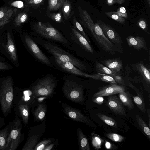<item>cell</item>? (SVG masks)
Listing matches in <instances>:
<instances>
[{
	"label": "cell",
	"mask_w": 150,
	"mask_h": 150,
	"mask_svg": "<svg viewBox=\"0 0 150 150\" xmlns=\"http://www.w3.org/2000/svg\"><path fill=\"white\" fill-rule=\"evenodd\" d=\"M106 137L111 140L115 142H120L125 139L122 136L115 133H109L106 134Z\"/></svg>",
	"instance_id": "37"
},
{
	"label": "cell",
	"mask_w": 150,
	"mask_h": 150,
	"mask_svg": "<svg viewBox=\"0 0 150 150\" xmlns=\"http://www.w3.org/2000/svg\"><path fill=\"white\" fill-rule=\"evenodd\" d=\"M137 94V96H132L133 101L141 111L145 113L147 111L143 98V93L141 92Z\"/></svg>",
	"instance_id": "24"
},
{
	"label": "cell",
	"mask_w": 150,
	"mask_h": 150,
	"mask_svg": "<svg viewBox=\"0 0 150 150\" xmlns=\"http://www.w3.org/2000/svg\"><path fill=\"white\" fill-rule=\"evenodd\" d=\"M77 131V139L79 149L81 150H90L88 140L86 136L79 127L78 128Z\"/></svg>",
	"instance_id": "19"
},
{
	"label": "cell",
	"mask_w": 150,
	"mask_h": 150,
	"mask_svg": "<svg viewBox=\"0 0 150 150\" xmlns=\"http://www.w3.org/2000/svg\"><path fill=\"white\" fill-rule=\"evenodd\" d=\"M1 0H0V1H1Z\"/></svg>",
	"instance_id": "51"
},
{
	"label": "cell",
	"mask_w": 150,
	"mask_h": 150,
	"mask_svg": "<svg viewBox=\"0 0 150 150\" xmlns=\"http://www.w3.org/2000/svg\"><path fill=\"white\" fill-rule=\"evenodd\" d=\"M126 40L129 47H133L138 51L142 49L148 50L146 42L143 37L131 35L126 38Z\"/></svg>",
	"instance_id": "16"
},
{
	"label": "cell",
	"mask_w": 150,
	"mask_h": 150,
	"mask_svg": "<svg viewBox=\"0 0 150 150\" xmlns=\"http://www.w3.org/2000/svg\"><path fill=\"white\" fill-rule=\"evenodd\" d=\"M62 106L64 113L72 120L77 122L85 123L88 125L94 127V124L87 117L83 114L78 109L66 104H63Z\"/></svg>",
	"instance_id": "9"
},
{
	"label": "cell",
	"mask_w": 150,
	"mask_h": 150,
	"mask_svg": "<svg viewBox=\"0 0 150 150\" xmlns=\"http://www.w3.org/2000/svg\"><path fill=\"white\" fill-rule=\"evenodd\" d=\"M73 23L74 28L78 30L82 35H83L90 43V40L84 31L81 24L78 22L75 16L73 18Z\"/></svg>",
	"instance_id": "35"
},
{
	"label": "cell",
	"mask_w": 150,
	"mask_h": 150,
	"mask_svg": "<svg viewBox=\"0 0 150 150\" xmlns=\"http://www.w3.org/2000/svg\"><path fill=\"white\" fill-rule=\"evenodd\" d=\"M19 109L24 123L26 125L28 122L29 117L28 106L26 104H21L19 106Z\"/></svg>",
	"instance_id": "28"
},
{
	"label": "cell",
	"mask_w": 150,
	"mask_h": 150,
	"mask_svg": "<svg viewBox=\"0 0 150 150\" xmlns=\"http://www.w3.org/2000/svg\"><path fill=\"white\" fill-rule=\"evenodd\" d=\"M44 46L55 58L62 62H71L82 71L86 70V66L83 62L61 48L47 42Z\"/></svg>",
	"instance_id": "2"
},
{
	"label": "cell",
	"mask_w": 150,
	"mask_h": 150,
	"mask_svg": "<svg viewBox=\"0 0 150 150\" xmlns=\"http://www.w3.org/2000/svg\"><path fill=\"white\" fill-rule=\"evenodd\" d=\"M10 5L18 8H22L24 7L23 2L21 1H16L11 3Z\"/></svg>",
	"instance_id": "42"
},
{
	"label": "cell",
	"mask_w": 150,
	"mask_h": 150,
	"mask_svg": "<svg viewBox=\"0 0 150 150\" xmlns=\"http://www.w3.org/2000/svg\"><path fill=\"white\" fill-rule=\"evenodd\" d=\"M104 100L103 96H98L93 98L92 101L98 104L101 105L103 104Z\"/></svg>",
	"instance_id": "44"
},
{
	"label": "cell",
	"mask_w": 150,
	"mask_h": 150,
	"mask_svg": "<svg viewBox=\"0 0 150 150\" xmlns=\"http://www.w3.org/2000/svg\"><path fill=\"white\" fill-rule=\"evenodd\" d=\"M13 97V81L12 79L8 77L4 80L0 91V102L4 114L10 110Z\"/></svg>",
	"instance_id": "4"
},
{
	"label": "cell",
	"mask_w": 150,
	"mask_h": 150,
	"mask_svg": "<svg viewBox=\"0 0 150 150\" xmlns=\"http://www.w3.org/2000/svg\"><path fill=\"white\" fill-rule=\"evenodd\" d=\"M132 69L138 74L139 76V79L142 82L143 85L145 83V86L146 85L149 87L150 84L149 69L142 62L132 64Z\"/></svg>",
	"instance_id": "15"
},
{
	"label": "cell",
	"mask_w": 150,
	"mask_h": 150,
	"mask_svg": "<svg viewBox=\"0 0 150 150\" xmlns=\"http://www.w3.org/2000/svg\"><path fill=\"white\" fill-rule=\"evenodd\" d=\"M28 18L27 14L24 12H22L18 14L16 17L14 21L15 25L16 26H20L21 24L25 22Z\"/></svg>",
	"instance_id": "33"
},
{
	"label": "cell",
	"mask_w": 150,
	"mask_h": 150,
	"mask_svg": "<svg viewBox=\"0 0 150 150\" xmlns=\"http://www.w3.org/2000/svg\"><path fill=\"white\" fill-rule=\"evenodd\" d=\"M105 66L115 73H119L123 69L122 61L118 58L109 59L102 62Z\"/></svg>",
	"instance_id": "17"
},
{
	"label": "cell",
	"mask_w": 150,
	"mask_h": 150,
	"mask_svg": "<svg viewBox=\"0 0 150 150\" xmlns=\"http://www.w3.org/2000/svg\"><path fill=\"white\" fill-rule=\"evenodd\" d=\"M55 59L57 65L62 69L67 72L83 77L100 80L99 76L97 74L93 75L88 74L76 68L71 62H62L57 59Z\"/></svg>",
	"instance_id": "11"
},
{
	"label": "cell",
	"mask_w": 150,
	"mask_h": 150,
	"mask_svg": "<svg viewBox=\"0 0 150 150\" xmlns=\"http://www.w3.org/2000/svg\"><path fill=\"white\" fill-rule=\"evenodd\" d=\"M33 29L37 33L45 38L63 43H68L62 35L48 22H39L34 25Z\"/></svg>",
	"instance_id": "3"
},
{
	"label": "cell",
	"mask_w": 150,
	"mask_h": 150,
	"mask_svg": "<svg viewBox=\"0 0 150 150\" xmlns=\"http://www.w3.org/2000/svg\"><path fill=\"white\" fill-rule=\"evenodd\" d=\"M136 119L143 133L149 139H150V128L138 114L136 115Z\"/></svg>",
	"instance_id": "25"
},
{
	"label": "cell",
	"mask_w": 150,
	"mask_h": 150,
	"mask_svg": "<svg viewBox=\"0 0 150 150\" xmlns=\"http://www.w3.org/2000/svg\"><path fill=\"white\" fill-rule=\"evenodd\" d=\"M116 12L118 15L123 18H127L128 17L126 9L124 7H120Z\"/></svg>",
	"instance_id": "41"
},
{
	"label": "cell",
	"mask_w": 150,
	"mask_h": 150,
	"mask_svg": "<svg viewBox=\"0 0 150 150\" xmlns=\"http://www.w3.org/2000/svg\"><path fill=\"white\" fill-rule=\"evenodd\" d=\"M61 7L64 18L67 19L69 18L71 15L72 8L70 0H64Z\"/></svg>",
	"instance_id": "27"
},
{
	"label": "cell",
	"mask_w": 150,
	"mask_h": 150,
	"mask_svg": "<svg viewBox=\"0 0 150 150\" xmlns=\"http://www.w3.org/2000/svg\"><path fill=\"white\" fill-rule=\"evenodd\" d=\"M7 43L6 47L11 59L14 61H16L17 57L15 46L10 32L7 33Z\"/></svg>",
	"instance_id": "21"
},
{
	"label": "cell",
	"mask_w": 150,
	"mask_h": 150,
	"mask_svg": "<svg viewBox=\"0 0 150 150\" xmlns=\"http://www.w3.org/2000/svg\"><path fill=\"white\" fill-rule=\"evenodd\" d=\"M100 77V80L105 82H108L111 83L117 84L114 78L112 76L97 72Z\"/></svg>",
	"instance_id": "38"
},
{
	"label": "cell",
	"mask_w": 150,
	"mask_h": 150,
	"mask_svg": "<svg viewBox=\"0 0 150 150\" xmlns=\"http://www.w3.org/2000/svg\"><path fill=\"white\" fill-rule=\"evenodd\" d=\"M46 127V120L34 127V133L28 138L22 150H33L43 134Z\"/></svg>",
	"instance_id": "8"
},
{
	"label": "cell",
	"mask_w": 150,
	"mask_h": 150,
	"mask_svg": "<svg viewBox=\"0 0 150 150\" xmlns=\"http://www.w3.org/2000/svg\"><path fill=\"white\" fill-rule=\"evenodd\" d=\"M52 141V139H49L42 140L36 145L34 150H43Z\"/></svg>",
	"instance_id": "36"
},
{
	"label": "cell",
	"mask_w": 150,
	"mask_h": 150,
	"mask_svg": "<svg viewBox=\"0 0 150 150\" xmlns=\"http://www.w3.org/2000/svg\"><path fill=\"white\" fill-rule=\"evenodd\" d=\"M25 40L29 49L38 59L48 66L53 67L48 58L42 52L37 44L29 36H25Z\"/></svg>",
	"instance_id": "12"
},
{
	"label": "cell",
	"mask_w": 150,
	"mask_h": 150,
	"mask_svg": "<svg viewBox=\"0 0 150 150\" xmlns=\"http://www.w3.org/2000/svg\"><path fill=\"white\" fill-rule=\"evenodd\" d=\"M63 91L66 97L71 101L79 103H81L84 101L83 87L75 82L66 81Z\"/></svg>",
	"instance_id": "5"
},
{
	"label": "cell",
	"mask_w": 150,
	"mask_h": 150,
	"mask_svg": "<svg viewBox=\"0 0 150 150\" xmlns=\"http://www.w3.org/2000/svg\"><path fill=\"white\" fill-rule=\"evenodd\" d=\"M118 97L122 104L127 107L129 110L134 107L129 93L125 90L118 93Z\"/></svg>",
	"instance_id": "20"
},
{
	"label": "cell",
	"mask_w": 150,
	"mask_h": 150,
	"mask_svg": "<svg viewBox=\"0 0 150 150\" xmlns=\"http://www.w3.org/2000/svg\"><path fill=\"white\" fill-rule=\"evenodd\" d=\"M8 137L6 128L0 131V150H5Z\"/></svg>",
	"instance_id": "32"
},
{
	"label": "cell",
	"mask_w": 150,
	"mask_h": 150,
	"mask_svg": "<svg viewBox=\"0 0 150 150\" xmlns=\"http://www.w3.org/2000/svg\"><path fill=\"white\" fill-rule=\"evenodd\" d=\"M56 86V82L51 78H45L33 87V94L36 97L50 96L53 93Z\"/></svg>",
	"instance_id": "6"
},
{
	"label": "cell",
	"mask_w": 150,
	"mask_h": 150,
	"mask_svg": "<svg viewBox=\"0 0 150 150\" xmlns=\"http://www.w3.org/2000/svg\"><path fill=\"white\" fill-rule=\"evenodd\" d=\"M125 2V0H107V3L109 6L116 3L122 4Z\"/></svg>",
	"instance_id": "45"
},
{
	"label": "cell",
	"mask_w": 150,
	"mask_h": 150,
	"mask_svg": "<svg viewBox=\"0 0 150 150\" xmlns=\"http://www.w3.org/2000/svg\"><path fill=\"white\" fill-rule=\"evenodd\" d=\"M148 4L149 7L150 6V0H147Z\"/></svg>",
	"instance_id": "50"
},
{
	"label": "cell",
	"mask_w": 150,
	"mask_h": 150,
	"mask_svg": "<svg viewBox=\"0 0 150 150\" xmlns=\"http://www.w3.org/2000/svg\"><path fill=\"white\" fill-rule=\"evenodd\" d=\"M125 90V87L117 84L111 83L110 85L100 88L97 92L95 93L92 98L98 96H104L118 94Z\"/></svg>",
	"instance_id": "13"
},
{
	"label": "cell",
	"mask_w": 150,
	"mask_h": 150,
	"mask_svg": "<svg viewBox=\"0 0 150 150\" xmlns=\"http://www.w3.org/2000/svg\"><path fill=\"white\" fill-rule=\"evenodd\" d=\"M97 23L101 28L104 35L110 41L119 47L122 48V40L115 30L101 21H97Z\"/></svg>",
	"instance_id": "10"
},
{
	"label": "cell",
	"mask_w": 150,
	"mask_h": 150,
	"mask_svg": "<svg viewBox=\"0 0 150 150\" xmlns=\"http://www.w3.org/2000/svg\"><path fill=\"white\" fill-rule=\"evenodd\" d=\"M113 145L109 142L106 140L105 143V148L107 149H115L117 148V146Z\"/></svg>",
	"instance_id": "46"
},
{
	"label": "cell",
	"mask_w": 150,
	"mask_h": 150,
	"mask_svg": "<svg viewBox=\"0 0 150 150\" xmlns=\"http://www.w3.org/2000/svg\"><path fill=\"white\" fill-rule=\"evenodd\" d=\"M47 110V106L45 103H40L33 112L35 120L42 121L44 119Z\"/></svg>",
	"instance_id": "22"
},
{
	"label": "cell",
	"mask_w": 150,
	"mask_h": 150,
	"mask_svg": "<svg viewBox=\"0 0 150 150\" xmlns=\"http://www.w3.org/2000/svg\"><path fill=\"white\" fill-rule=\"evenodd\" d=\"M147 111V113L148 115V116L149 118V122L148 123L149 127L150 128V111L149 108H148L146 109Z\"/></svg>",
	"instance_id": "49"
},
{
	"label": "cell",
	"mask_w": 150,
	"mask_h": 150,
	"mask_svg": "<svg viewBox=\"0 0 150 150\" xmlns=\"http://www.w3.org/2000/svg\"><path fill=\"white\" fill-rule=\"evenodd\" d=\"M105 14L108 17L118 23L122 24H125V19L118 15L116 12H105Z\"/></svg>",
	"instance_id": "34"
},
{
	"label": "cell",
	"mask_w": 150,
	"mask_h": 150,
	"mask_svg": "<svg viewBox=\"0 0 150 150\" xmlns=\"http://www.w3.org/2000/svg\"><path fill=\"white\" fill-rule=\"evenodd\" d=\"M81 23L91 32L92 35L101 48L105 52L112 54L122 52L120 48L113 44L105 36L99 25L94 23L87 11L82 9L79 12Z\"/></svg>",
	"instance_id": "1"
},
{
	"label": "cell",
	"mask_w": 150,
	"mask_h": 150,
	"mask_svg": "<svg viewBox=\"0 0 150 150\" xmlns=\"http://www.w3.org/2000/svg\"><path fill=\"white\" fill-rule=\"evenodd\" d=\"M137 24L138 26L143 30L150 34L148 31V25L146 20L144 18H141L138 21Z\"/></svg>",
	"instance_id": "39"
},
{
	"label": "cell",
	"mask_w": 150,
	"mask_h": 150,
	"mask_svg": "<svg viewBox=\"0 0 150 150\" xmlns=\"http://www.w3.org/2000/svg\"><path fill=\"white\" fill-rule=\"evenodd\" d=\"M22 124L19 119L15 121L11 132L8 136L5 150H15L19 145Z\"/></svg>",
	"instance_id": "7"
},
{
	"label": "cell",
	"mask_w": 150,
	"mask_h": 150,
	"mask_svg": "<svg viewBox=\"0 0 150 150\" xmlns=\"http://www.w3.org/2000/svg\"><path fill=\"white\" fill-rule=\"evenodd\" d=\"M72 30L74 35L82 47L88 52L93 54V49L87 39L75 28H72Z\"/></svg>",
	"instance_id": "18"
},
{
	"label": "cell",
	"mask_w": 150,
	"mask_h": 150,
	"mask_svg": "<svg viewBox=\"0 0 150 150\" xmlns=\"http://www.w3.org/2000/svg\"><path fill=\"white\" fill-rule=\"evenodd\" d=\"M117 83L120 85L128 86L134 90L136 87L134 86L122 74L121 72L116 73L112 77Z\"/></svg>",
	"instance_id": "23"
},
{
	"label": "cell",
	"mask_w": 150,
	"mask_h": 150,
	"mask_svg": "<svg viewBox=\"0 0 150 150\" xmlns=\"http://www.w3.org/2000/svg\"><path fill=\"white\" fill-rule=\"evenodd\" d=\"M92 144L93 146L96 149L101 148L103 140L99 135L94 133H92Z\"/></svg>",
	"instance_id": "31"
},
{
	"label": "cell",
	"mask_w": 150,
	"mask_h": 150,
	"mask_svg": "<svg viewBox=\"0 0 150 150\" xmlns=\"http://www.w3.org/2000/svg\"><path fill=\"white\" fill-rule=\"evenodd\" d=\"M95 67L97 72L108 75L112 77L116 73L113 72L107 67L96 61H95Z\"/></svg>",
	"instance_id": "26"
},
{
	"label": "cell",
	"mask_w": 150,
	"mask_h": 150,
	"mask_svg": "<svg viewBox=\"0 0 150 150\" xmlns=\"http://www.w3.org/2000/svg\"><path fill=\"white\" fill-rule=\"evenodd\" d=\"M64 0H48L47 9L51 11L58 10L61 8Z\"/></svg>",
	"instance_id": "29"
},
{
	"label": "cell",
	"mask_w": 150,
	"mask_h": 150,
	"mask_svg": "<svg viewBox=\"0 0 150 150\" xmlns=\"http://www.w3.org/2000/svg\"><path fill=\"white\" fill-rule=\"evenodd\" d=\"M27 5H34L38 4L42 2L43 0H23Z\"/></svg>",
	"instance_id": "43"
},
{
	"label": "cell",
	"mask_w": 150,
	"mask_h": 150,
	"mask_svg": "<svg viewBox=\"0 0 150 150\" xmlns=\"http://www.w3.org/2000/svg\"><path fill=\"white\" fill-rule=\"evenodd\" d=\"M96 115L101 120L108 125L112 127L117 126L116 121L111 117L100 113H97Z\"/></svg>",
	"instance_id": "30"
},
{
	"label": "cell",
	"mask_w": 150,
	"mask_h": 150,
	"mask_svg": "<svg viewBox=\"0 0 150 150\" xmlns=\"http://www.w3.org/2000/svg\"><path fill=\"white\" fill-rule=\"evenodd\" d=\"M54 145V144L48 145L43 150H50L52 148Z\"/></svg>",
	"instance_id": "48"
},
{
	"label": "cell",
	"mask_w": 150,
	"mask_h": 150,
	"mask_svg": "<svg viewBox=\"0 0 150 150\" xmlns=\"http://www.w3.org/2000/svg\"><path fill=\"white\" fill-rule=\"evenodd\" d=\"M8 66L6 64L0 62V70H5L8 69Z\"/></svg>",
	"instance_id": "47"
},
{
	"label": "cell",
	"mask_w": 150,
	"mask_h": 150,
	"mask_svg": "<svg viewBox=\"0 0 150 150\" xmlns=\"http://www.w3.org/2000/svg\"><path fill=\"white\" fill-rule=\"evenodd\" d=\"M60 12L57 13H47V15L48 17L53 20V21L58 23L61 21L62 17Z\"/></svg>",
	"instance_id": "40"
},
{
	"label": "cell",
	"mask_w": 150,
	"mask_h": 150,
	"mask_svg": "<svg viewBox=\"0 0 150 150\" xmlns=\"http://www.w3.org/2000/svg\"><path fill=\"white\" fill-rule=\"evenodd\" d=\"M108 96L106 104L111 111L116 114L126 116L123 104L119 98L114 95Z\"/></svg>",
	"instance_id": "14"
}]
</instances>
